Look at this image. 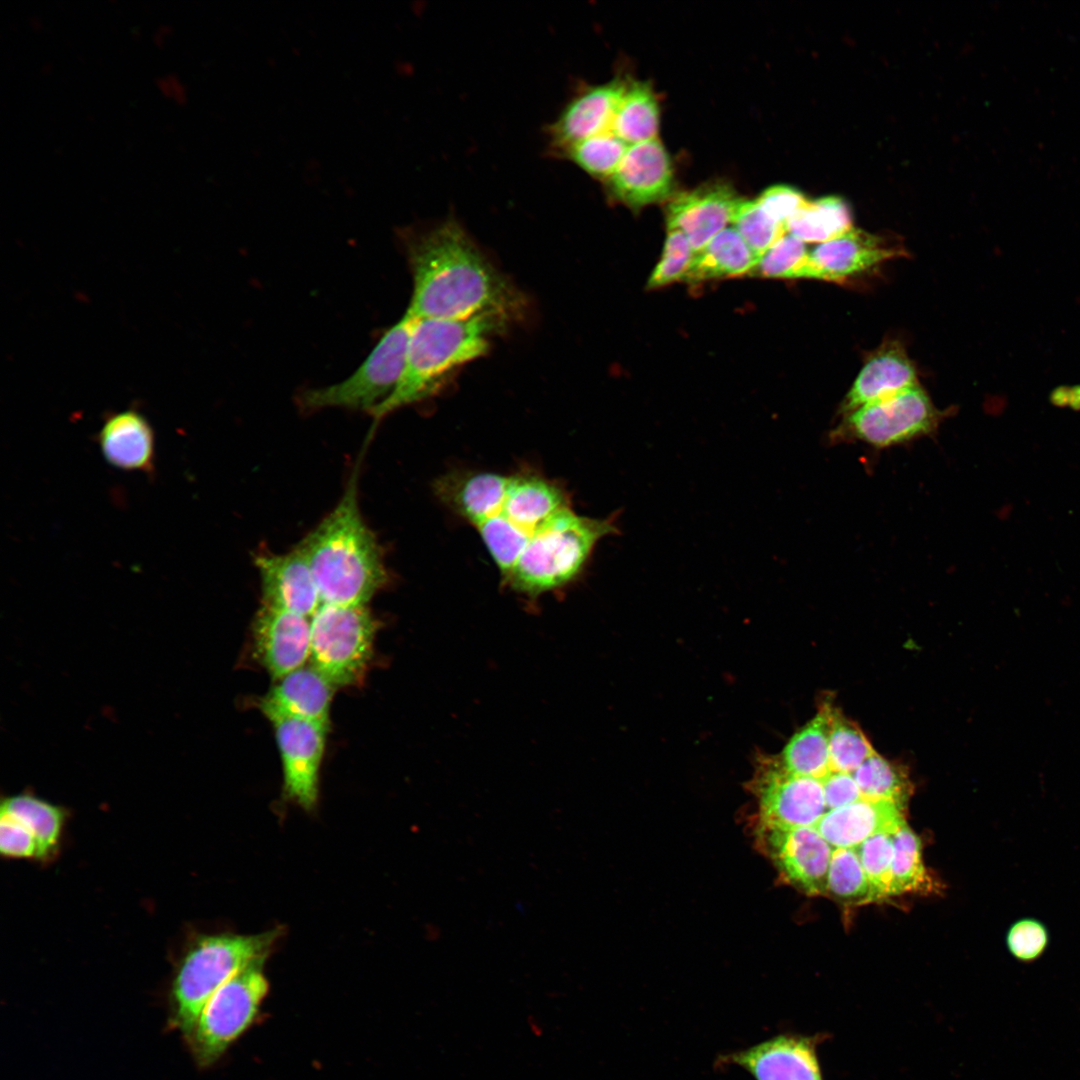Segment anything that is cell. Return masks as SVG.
Wrapping results in <instances>:
<instances>
[{"label":"cell","mask_w":1080,"mask_h":1080,"mask_svg":"<svg viewBox=\"0 0 1080 1080\" xmlns=\"http://www.w3.org/2000/svg\"><path fill=\"white\" fill-rule=\"evenodd\" d=\"M941 416L923 388L916 385L842 416L831 438L886 448L930 434Z\"/></svg>","instance_id":"30bf717a"},{"label":"cell","mask_w":1080,"mask_h":1080,"mask_svg":"<svg viewBox=\"0 0 1080 1080\" xmlns=\"http://www.w3.org/2000/svg\"><path fill=\"white\" fill-rule=\"evenodd\" d=\"M828 810L841 808L862 798L852 773L830 771L822 779Z\"/></svg>","instance_id":"7bdbcfd3"},{"label":"cell","mask_w":1080,"mask_h":1080,"mask_svg":"<svg viewBox=\"0 0 1080 1080\" xmlns=\"http://www.w3.org/2000/svg\"><path fill=\"white\" fill-rule=\"evenodd\" d=\"M335 688L314 666H302L276 680L258 707L270 721L295 718L329 726Z\"/></svg>","instance_id":"ffe728a7"},{"label":"cell","mask_w":1080,"mask_h":1080,"mask_svg":"<svg viewBox=\"0 0 1080 1080\" xmlns=\"http://www.w3.org/2000/svg\"><path fill=\"white\" fill-rule=\"evenodd\" d=\"M732 224L759 259L787 233V227L770 216L756 200H742Z\"/></svg>","instance_id":"8d00e7d4"},{"label":"cell","mask_w":1080,"mask_h":1080,"mask_svg":"<svg viewBox=\"0 0 1080 1080\" xmlns=\"http://www.w3.org/2000/svg\"><path fill=\"white\" fill-rule=\"evenodd\" d=\"M919 385L916 370L903 346L889 341L865 361L839 412L842 416Z\"/></svg>","instance_id":"7402d4cb"},{"label":"cell","mask_w":1080,"mask_h":1080,"mask_svg":"<svg viewBox=\"0 0 1080 1080\" xmlns=\"http://www.w3.org/2000/svg\"><path fill=\"white\" fill-rule=\"evenodd\" d=\"M568 508L569 496L559 483L535 472H520L509 475L503 503L492 517L504 519L530 540Z\"/></svg>","instance_id":"d6986e66"},{"label":"cell","mask_w":1080,"mask_h":1080,"mask_svg":"<svg viewBox=\"0 0 1080 1080\" xmlns=\"http://www.w3.org/2000/svg\"><path fill=\"white\" fill-rule=\"evenodd\" d=\"M874 752L862 731L833 709L829 732L830 771L853 773Z\"/></svg>","instance_id":"e575fe53"},{"label":"cell","mask_w":1080,"mask_h":1080,"mask_svg":"<svg viewBox=\"0 0 1080 1080\" xmlns=\"http://www.w3.org/2000/svg\"><path fill=\"white\" fill-rule=\"evenodd\" d=\"M893 834H875L855 847L868 878L873 901L892 896Z\"/></svg>","instance_id":"74e56055"},{"label":"cell","mask_w":1080,"mask_h":1080,"mask_svg":"<svg viewBox=\"0 0 1080 1080\" xmlns=\"http://www.w3.org/2000/svg\"><path fill=\"white\" fill-rule=\"evenodd\" d=\"M628 147L609 131L577 142L559 156L572 161L590 176L607 181L617 170Z\"/></svg>","instance_id":"d6a6232c"},{"label":"cell","mask_w":1080,"mask_h":1080,"mask_svg":"<svg viewBox=\"0 0 1080 1080\" xmlns=\"http://www.w3.org/2000/svg\"><path fill=\"white\" fill-rule=\"evenodd\" d=\"M749 787L755 802L750 826L815 827L828 811L821 780L789 771L778 756L757 758Z\"/></svg>","instance_id":"9c48e42d"},{"label":"cell","mask_w":1080,"mask_h":1080,"mask_svg":"<svg viewBox=\"0 0 1080 1080\" xmlns=\"http://www.w3.org/2000/svg\"><path fill=\"white\" fill-rule=\"evenodd\" d=\"M253 561L260 576L262 605L312 617L322 601L307 558L298 545L282 554L259 552Z\"/></svg>","instance_id":"e0dca14e"},{"label":"cell","mask_w":1080,"mask_h":1080,"mask_svg":"<svg viewBox=\"0 0 1080 1080\" xmlns=\"http://www.w3.org/2000/svg\"><path fill=\"white\" fill-rule=\"evenodd\" d=\"M168 36H169V30H168V27H165V26H161V27L159 28V30H158V31H157V32L155 33V37H154V39H155V41H156V42H158V43H159V45H162V44H163V42L165 41L164 39H165L166 37H168Z\"/></svg>","instance_id":"f6af8a7d"},{"label":"cell","mask_w":1080,"mask_h":1080,"mask_svg":"<svg viewBox=\"0 0 1080 1080\" xmlns=\"http://www.w3.org/2000/svg\"><path fill=\"white\" fill-rule=\"evenodd\" d=\"M357 474L334 509L298 544L322 603L366 605L388 582L381 547L360 512Z\"/></svg>","instance_id":"7a4b0ae2"},{"label":"cell","mask_w":1080,"mask_h":1080,"mask_svg":"<svg viewBox=\"0 0 1080 1080\" xmlns=\"http://www.w3.org/2000/svg\"><path fill=\"white\" fill-rule=\"evenodd\" d=\"M862 797L894 802L901 807L911 784L903 768L874 752L853 773Z\"/></svg>","instance_id":"1f68e13d"},{"label":"cell","mask_w":1080,"mask_h":1080,"mask_svg":"<svg viewBox=\"0 0 1080 1080\" xmlns=\"http://www.w3.org/2000/svg\"><path fill=\"white\" fill-rule=\"evenodd\" d=\"M727 184L713 183L674 194L665 215L668 230H679L699 251L732 223L742 202Z\"/></svg>","instance_id":"2e32d148"},{"label":"cell","mask_w":1080,"mask_h":1080,"mask_svg":"<svg viewBox=\"0 0 1080 1080\" xmlns=\"http://www.w3.org/2000/svg\"><path fill=\"white\" fill-rule=\"evenodd\" d=\"M279 748L286 796L304 809L318 799L319 772L329 726L295 718L270 721Z\"/></svg>","instance_id":"4fadbf2b"},{"label":"cell","mask_w":1080,"mask_h":1080,"mask_svg":"<svg viewBox=\"0 0 1080 1080\" xmlns=\"http://www.w3.org/2000/svg\"><path fill=\"white\" fill-rule=\"evenodd\" d=\"M404 247L413 281L407 310L414 317L510 321L522 313L521 292L456 220L407 233Z\"/></svg>","instance_id":"6da1fadb"},{"label":"cell","mask_w":1080,"mask_h":1080,"mask_svg":"<svg viewBox=\"0 0 1080 1080\" xmlns=\"http://www.w3.org/2000/svg\"><path fill=\"white\" fill-rule=\"evenodd\" d=\"M265 960L237 972L204 1006L187 1038L194 1059L202 1067L217 1061L255 1021L268 992Z\"/></svg>","instance_id":"ba28073f"},{"label":"cell","mask_w":1080,"mask_h":1080,"mask_svg":"<svg viewBox=\"0 0 1080 1080\" xmlns=\"http://www.w3.org/2000/svg\"><path fill=\"white\" fill-rule=\"evenodd\" d=\"M507 320L491 315L469 319H414L405 366L390 394L370 415L388 414L436 394L462 366L483 357Z\"/></svg>","instance_id":"3957f363"},{"label":"cell","mask_w":1080,"mask_h":1080,"mask_svg":"<svg viewBox=\"0 0 1080 1080\" xmlns=\"http://www.w3.org/2000/svg\"><path fill=\"white\" fill-rule=\"evenodd\" d=\"M255 656L278 680L310 658L311 625L300 614L262 605L252 626Z\"/></svg>","instance_id":"9a60e30c"},{"label":"cell","mask_w":1080,"mask_h":1080,"mask_svg":"<svg viewBox=\"0 0 1080 1080\" xmlns=\"http://www.w3.org/2000/svg\"><path fill=\"white\" fill-rule=\"evenodd\" d=\"M756 847L768 857L783 880L810 895H827L833 847L816 827L751 826Z\"/></svg>","instance_id":"8fae6325"},{"label":"cell","mask_w":1080,"mask_h":1080,"mask_svg":"<svg viewBox=\"0 0 1080 1080\" xmlns=\"http://www.w3.org/2000/svg\"><path fill=\"white\" fill-rule=\"evenodd\" d=\"M695 251L679 230H667L662 256L652 271L647 288L657 289L684 280Z\"/></svg>","instance_id":"f35d334b"},{"label":"cell","mask_w":1080,"mask_h":1080,"mask_svg":"<svg viewBox=\"0 0 1080 1080\" xmlns=\"http://www.w3.org/2000/svg\"><path fill=\"white\" fill-rule=\"evenodd\" d=\"M824 1034L781 1033L742 1050L721 1054L718 1068L736 1066L754 1080H823L817 1047Z\"/></svg>","instance_id":"7c38bea8"},{"label":"cell","mask_w":1080,"mask_h":1080,"mask_svg":"<svg viewBox=\"0 0 1080 1080\" xmlns=\"http://www.w3.org/2000/svg\"><path fill=\"white\" fill-rule=\"evenodd\" d=\"M5 813L26 826L37 842V857L48 856L56 847L63 823L62 810L30 794H19L1 804Z\"/></svg>","instance_id":"f546056e"},{"label":"cell","mask_w":1080,"mask_h":1080,"mask_svg":"<svg viewBox=\"0 0 1080 1080\" xmlns=\"http://www.w3.org/2000/svg\"><path fill=\"white\" fill-rule=\"evenodd\" d=\"M606 182L610 196L631 209L660 203L674 195L672 162L657 138L629 145Z\"/></svg>","instance_id":"5bb4252c"},{"label":"cell","mask_w":1080,"mask_h":1080,"mask_svg":"<svg viewBox=\"0 0 1080 1080\" xmlns=\"http://www.w3.org/2000/svg\"><path fill=\"white\" fill-rule=\"evenodd\" d=\"M659 114V104L652 87L647 82L628 81L611 132L627 145L655 139Z\"/></svg>","instance_id":"83f0119b"},{"label":"cell","mask_w":1080,"mask_h":1080,"mask_svg":"<svg viewBox=\"0 0 1080 1080\" xmlns=\"http://www.w3.org/2000/svg\"><path fill=\"white\" fill-rule=\"evenodd\" d=\"M758 262L759 258L734 227H727L695 252L684 281L698 284L751 274Z\"/></svg>","instance_id":"484cf974"},{"label":"cell","mask_w":1080,"mask_h":1080,"mask_svg":"<svg viewBox=\"0 0 1080 1080\" xmlns=\"http://www.w3.org/2000/svg\"><path fill=\"white\" fill-rule=\"evenodd\" d=\"M898 255H903L901 248L888 244L878 235L853 227L837 238L817 244L810 251L811 279L841 281Z\"/></svg>","instance_id":"44dd1931"},{"label":"cell","mask_w":1080,"mask_h":1080,"mask_svg":"<svg viewBox=\"0 0 1080 1080\" xmlns=\"http://www.w3.org/2000/svg\"><path fill=\"white\" fill-rule=\"evenodd\" d=\"M902 810L891 801L862 797L828 810L815 827L833 848H855L875 834L895 833L905 823Z\"/></svg>","instance_id":"603a6c76"},{"label":"cell","mask_w":1080,"mask_h":1080,"mask_svg":"<svg viewBox=\"0 0 1080 1080\" xmlns=\"http://www.w3.org/2000/svg\"><path fill=\"white\" fill-rule=\"evenodd\" d=\"M852 228L851 209L839 196L809 200L787 223V232L805 243L821 244Z\"/></svg>","instance_id":"f1b7e54d"},{"label":"cell","mask_w":1080,"mask_h":1080,"mask_svg":"<svg viewBox=\"0 0 1080 1080\" xmlns=\"http://www.w3.org/2000/svg\"><path fill=\"white\" fill-rule=\"evenodd\" d=\"M892 896L903 893H929L933 879L927 872L918 836L905 823L893 834Z\"/></svg>","instance_id":"4dcf8cb0"},{"label":"cell","mask_w":1080,"mask_h":1080,"mask_svg":"<svg viewBox=\"0 0 1080 1080\" xmlns=\"http://www.w3.org/2000/svg\"><path fill=\"white\" fill-rule=\"evenodd\" d=\"M616 521L615 514L600 519L566 509L532 536L503 583L530 600L566 586L582 573L597 543L619 533Z\"/></svg>","instance_id":"277c9868"},{"label":"cell","mask_w":1080,"mask_h":1080,"mask_svg":"<svg viewBox=\"0 0 1080 1080\" xmlns=\"http://www.w3.org/2000/svg\"><path fill=\"white\" fill-rule=\"evenodd\" d=\"M627 82L625 79L615 78L584 88L574 96L549 128L553 152L559 156L577 142L611 131Z\"/></svg>","instance_id":"ac0fdd59"},{"label":"cell","mask_w":1080,"mask_h":1080,"mask_svg":"<svg viewBox=\"0 0 1080 1080\" xmlns=\"http://www.w3.org/2000/svg\"><path fill=\"white\" fill-rule=\"evenodd\" d=\"M310 662L336 688L363 681L379 623L366 605L322 603L310 620Z\"/></svg>","instance_id":"52a82bcc"},{"label":"cell","mask_w":1080,"mask_h":1080,"mask_svg":"<svg viewBox=\"0 0 1080 1080\" xmlns=\"http://www.w3.org/2000/svg\"><path fill=\"white\" fill-rule=\"evenodd\" d=\"M827 894L849 904L873 901L868 878L855 848L833 849Z\"/></svg>","instance_id":"836d02e7"},{"label":"cell","mask_w":1080,"mask_h":1080,"mask_svg":"<svg viewBox=\"0 0 1080 1080\" xmlns=\"http://www.w3.org/2000/svg\"><path fill=\"white\" fill-rule=\"evenodd\" d=\"M0 850L10 857L37 856V842L30 830L15 818L0 814Z\"/></svg>","instance_id":"b9f144b4"},{"label":"cell","mask_w":1080,"mask_h":1080,"mask_svg":"<svg viewBox=\"0 0 1080 1080\" xmlns=\"http://www.w3.org/2000/svg\"><path fill=\"white\" fill-rule=\"evenodd\" d=\"M833 708L824 703L815 717L799 730L778 756L789 771L822 779L830 772L829 732Z\"/></svg>","instance_id":"4316f807"},{"label":"cell","mask_w":1080,"mask_h":1080,"mask_svg":"<svg viewBox=\"0 0 1080 1080\" xmlns=\"http://www.w3.org/2000/svg\"><path fill=\"white\" fill-rule=\"evenodd\" d=\"M752 274L771 279H811L810 251L805 242L785 234L759 259Z\"/></svg>","instance_id":"d590c367"},{"label":"cell","mask_w":1080,"mask_h":1080,"mask_svg":"<svg viewBox=\"0 0 1080 1080\" xmlns=\"http://www.w3.org/2000/svg\"><path fill=\"white\" fill-rule=\"evenodd\" d=\"M756 201L770 216L787 227L788 221L809 200L794 187L775 185L764 190Z\"/></svg>","instance_id":"60d3db41"},{"label":"cell","mask_w":1080,"mask_h":1080,"mask_svg":"<svg viewBox=\"0 0 1080 1080\" xmlns=\"http://www.w3.org/2000/svg\"><path fill=\"white\" fill-rule=\"evenodd\" d=\"M160 93L176 104H184L187 93L183 81L175 74H166L157 80Z\"/></svg>","instance_id":"ee69618b"},{"label":"cell","mask_w":1080,"mask_h":1080,"mask_svg":"<svg viewBox=\"0 0 1080 1080\" xmlns=\"http://www.w3.org/2000/svg\"><path fill=\"white\" fill-rule=\"evenodd\" d=\"M415 317L407 310L389 327L362 364L343 381L305 389L298 405L312 412L345 408L371 414L396 388L402 375Z\"/></svg>","instance_id":"8992f818"},{"label":"cell","mask_w":1080,"mask_h":1080,"mask_svg":"<svg viewBox=\"0 0 1080 1080\" xmlns=\"http://www.w3.org/2000/svg\"><path fill=\"white\" fill-rule=\"evenodd\" d=\"M509 475L494 472H450L434 483L440 501L474 527L495 515L505 498Z\"/></svg>","instance_id":"d4e9b609"},{"label":"cell","mask_w":1080,"mask_h":1080,"mask_svg":"<svg viewBox=\"0 0 1080 1080\" xmlns=\"http://www.w3.org/2000/svg\"><path fill=\"white\" fill-rule=\"evenodd\" d=\"M278 936L277 931H268L199 938L182 960L173 983L174 1025L188 1037L212 995L244 967L266 960Z\"/></svg>","instance_id":"5b68a950"},{"label":"cell","mask_w":1080,"mask_h":1080,"mask_svg":"<svg viewBox=\"0 0 1080 1080\" xmlns=\"http://www.w3.org/2000/svg\"><path fill=\"white\" fill-rule=\"evenodd\" d=\"M97 441L105 461L130 472L152 473L155 463V435L147 418L135 409L108 416Z\"/></svg>","instance_id":"cb8c5ba5"},{"label":"cell","mask_w":1080,"mask_h":1080,"mask_svg":"<svg viewBox=\"0 0 1080 1080\" xmlns=\"http://www.w3.org/2000/svg\"><path fill=\"white\" fill-rule=\"evenodd\" d=\"M1049 943L1046 926L1034 918H1023L1014 922L1006 935L1009 952L1020 961H1033L1039 958Z\"/></svg>","instance_id":"ab89813d"}]
</instances>
